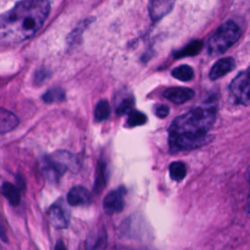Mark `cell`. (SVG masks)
Instances as JSON below:
<instances>
[{
  "label": "cell",
  "instance_id": "6da1fadb",
  "mask_svg": "<svg viewBox=\"0 0 250 250\" xmlns=\"http://www.w3.org/2000/svg\"><path fill=\"white\" fill-rule=\"evenodd\" d=\"M48 0H21L0 14V44L19 43L34 35L50 13Z\"/></svg>",
  "mask_w": 250,
  "mask_h": 250
},
{
  "label": "cell",
  "instance_id": "7a4b0ae2",
  "mask_svg": "<svg viewBox=\"0 0 250 250\" xmlns=\"http://www.w3.org/2000/svg\"><path fill=\"white\" fill-rule=\"evenodd\" d=\"M216 120V108L199 106L175 118L169 128L171 152L187 151L201 146Z\"/></svg>",
  "mask_w": 250,
  "mask_h": 250
},
{
  "label": "cell",
  "instance_id": "3957f363",
  "mask_svg": "<svg viewBox=\"0 0 250 250\" xmlns=\"http://www.w3.org/2000/svg\"><path fill=\"white\" fill-rule=\"evenodd\" d=\"M78 168L76 156L66 150H59L45 156L41 164L42 174L51 183L59 182L67 170L76 172Z\"/></svg>",
  "mask_w": 250,
  "mask_h": 250
},
{
  "label": "cell",
  "instance_id": "277c9868",
  "mask_svg": "<svg viewBox=\"0 0 250 250\" xmlns=\"http://www.w3.org/2000/svg\"><path fill=\"white\" fill-rule=\"evenodd\" d=\"M241 29L233 21L221 24L208 40V51L211 54H222L230 48L240 37Z\"/></svg>",
  "mask_w": 250,
  "mask_h": 250
},
{
  "label": "cell",
  "instance_id": "5b68a950",
  "mask_svg": "<svg viewBox=\"0 0 250 250\" xmlns=\"http://www.w3.org/2000/svg\"><path fill=\"white\" fill-rule=\"evenodd\" d=\"M229 90L237 103L248 105L249 104V70L239 72L229 85Z\"/></svg>",
  "mask_w": 250,
  "mask_h": 250
},
{
  "label": "cell",
  "instance_id": "8992f818",
  "mask_svg": "<svg viewBox=\"0 0 250 250\" xmlns=\"http://www.w3.org/2000/svg\"><path fill=\"white\" fill-rule=\"evenodd\" d=\"M125 194L126 188L124 187H119L107 192L103 201V208L104 212L107 215L120 213L125 206Z\"/></svg>",
  "mask_w": 250,
  "mask_h": 250
},
{
  "label": "cell",
  "instance_id": "52a82bcc",
  "mask_svg": "<svg viewBox=\"0 0 250 250\" xmlns=\"http://www.w3.org/2000/svg\"><path fill=\"white\" fill-rule=\"evenodd\" d=\"M176 0H148V13L152 21H159L173 9Z\"/></svg>",
  "mask_w": 250,
  "mask_h": 250
},
{
  "label": "cell",
  "instance_id": "ba28073f",
  "mask_svg": "<svg viewBox=\"0 0 250 250\" xmlns=\"http://www.w3.org/2000/svg\"><path fill=\"white\" fill-rule=\"evenodd\" d=\"M91 198L90 191L82 186L73 187L66 195L67 203L70 206L88 205L91 202Z\"/></svg>",
  "mask_w": 250,
  "mask_h": 250
},
{
  "label": "cell",
  "instance_id": "9c48e42d",
  "mask_svg": "<svg viewBox=\"0 0 250 250\" xmlns=\"http://www.w3.org/2000/svg\"><path fill=\"white\" fill-rule=\"evenodd\" d=\"M107 235L104 228L93 229L86 238V250H104Z\"/></svg>",
  "mask_w": 250,
  "mask_h": 250
},
{
  "label": "cell",
  "instance_id": "30bf717a",
  "mask_svg": "<svg viewBox=\"0 0 250 250\" xmlns=\"http://www.w3.org/2000/svg\"><path fill=\"white\" fill-rule=\"evenodd\" d=\"M194 96V92L190 88L172 87L164 92V97L174 104H184Z\"/></svg>",
  "mask_w": 250,
  "mask_h": 250
},
{
  "label": "cell",
  "instance_id": "8fae6325",
  "mask_svg": "<svg viewBox=\"0 0 250 250\" xmlns=\"http://www.w3.org/2000/svg\"><path fill=\"white\" fill-rule=\"evenodd\" d=\"M48 217L51 225L56 229H65L68 226L67 216L59 204H53L49 208Z\"/></svg>",
  "mask_w": 250,
  "mask_h": 250
},
{
  "label": "cell",
  "instance_id": "7c38bea8",
  "mask_svg": "<svg viewBox=\"0 0 250 250\" xmlns=\"http://www.w3.org/2000/svg\"><path fill=\"white\" fill-rule=\"evenodd\" d=\"M234 67H235V61L232 58L229 57V58L221 59L212 66L209 73V77L213 80H216L224 76L225 74L230 72L231 70H233Z\"/></svg>",
  "mask_w": 250,
  "mask_h": 250
},
{
  "label": "cell",
  "instance_id": "4fadbf2b",
  "mask_svg": "<svg viewBox=\"0 0 250 250\" xmlns=\"http://www.w3.org/2000/svg\"><path fill=\"white\" fill-rule=\"evenodd\" d=\"M19 125V118L11 111L0 108V134L8 133Z\"/></svg>",
  "mask_w": 250,
  "mask_h": 250
},
{
  "label": "cell",
  "instance_id": "5bb4252c",
  "mask_svg": "<svg viewBox=\"0 0 250 250\" xmlns=\"http://www.w3.org/2000/svg\"><path fill=\"white\" fill-rule=\"evenodd\" d=\"M1 192L3 196L9 201V203L13 206H16L21 201V192L20 189L12 185L11 183L5 182L1 187Z\"/></svg>",
  "mask_w": 250,
  "mask_h": 250
},
{
  "label": "cell",
  "instance_id": "9a60e30c",
  "mask_svg": "<svg viewBox=\"0 0 250 250\" xmlns=\"http://www.w3.org/2000/svg\"><path fill=\"white\" fill-rule=\"evenodd\" d=\"M170 178L175 182L182 181L187 175L186 164L182 161H174L169 166Z\"/></svg>",
  "mask_w": 250,
  "mask_h": 250
},
{
  "label": "cell",
  "instance_id": "2e32d148",
  "mask_svg": "<svg viewBox=\"0 0 250 250\" xmlns=\"http://www.w3.org/2000/svg\"><path fill=\"white\" fill-rule=\"evenodd\" d=\"M106 183V169H105V164L103 161H100L98 164L97 168V173H96V180L94 184V190L99 193L101 192Z\"/></svg>",
  "mask_w": 250,
  "mask_h": 250
},
{
  "label": "cell",
  "instance_id": "e0dca14e",
  "mask_svg": "<svg viewBox=\"0 0 250 250\" xmlns=\"http://www.w3.org/2000/svg\"><path fill=\"white\" fill-rule=\"evenodd\" d=\"M172 75H173V77H175L178 80L188 82L193 78L194 72H193V69L189 65L183 64V65H180V66H177L176 68H174L172 70Z\"/></svg>",
  "mask_w": 250,
  "mask_h": 250
},
{
  "label": "cell",
  "instance_id": "ac0fdd59",
  "mask_svg": "<svg viewBox=\"0 0 250 250\" xmlns=\"http://www.w3.org/2000/svg\"><path fill=\"white\" fill-rule=\"evenodd\" d=\"M202 46H203L202 41H200V40L192 41L191 43H189L188 45H187L186 47L181 49L179 52H177L175 54V57L183 58V57H187V56H194L200 52Z\"/></svg>",
  "mask_w": 250,
  "mask_h": 250
},
{
  "label": "cell",
  "instance_id": "d6986e66",
  "mask_svg": "<svg viewBox=\"0 0 250 250\" xmlns=\"http://www.w3.org/2000/svg\"><path fill=\"white\" fill-rule=\"evenodd\" d=\"M110 114V107L106 101H100L95 107V119L97 121H104L108 118Z\"/></svg>",
  "mask_w": 250,
  "mask_h": 250
},
{
  "label": "cell",
  "instance_id": "ffe728a7",
  "mask_svg": "<svg viewBox=\"0 0 250 250\" xmlns=\"http://www.w3.org/2000/svg\"><path fill=\"white\" fill-rule=\"evenodd\" d=\"M64 99V92L61 88H52L48 90L43 96L42 100L47 104L61 102Z\"/></svg>",
  "mask_w": 250,
  "mask_h": 250
},
{
  "label": "cell",
  "instance_id": "44dd1931",
  "mask_svg": "<svg viewBox=\"0 0 250 250\" xmlns=\"http://www.w3.org/2000/svg\"><path fill=\"white\" fill-rule=\"evenodd\" d=\"M146 122V116L143 112H140L138 110H131L129 112L128 118H127V124L130 127L140 126Z\"/></svg>",
  "mask_w": 250,
  "mask_h": 250
},
{
  "label": "cell",
  "instance_id": "7402d4cb",
  "mask_svg": "<svg viewBox=\"0 0 250 250\" xmlns=\"http://www.w3.org/2000/svg\"><path fill=\"white\" fill-rule=\"evenodd\" d=\"M134 101L132 98H125L123 99L116 107V113L119 115H123L129 113L132 110Z\"/></svg>",
  "mask_w": 250,
  "mask_h": 250
},
{
  "label": "cell",
  "instance_id": "603a6c76",
  "mask_svg": "<svg viewBox=\"0 0 250 250\" xmlns=\"http://www.w3.org/2000/svg\"><path fill=\"white\" fill-rule=\"evenodd\" d=\"M154 113L156 116H158L159 118H163L166 117L169 113V107L167 105L164 104H157L154 107Z\"/></svg>",
  "mask_w": 250,
  "mask_h": 250
},
{
  "label": "cell",
  "instance_id": "cb8c5ba5",
  "mask_svg": "<svg viewBox=\"0 0 250 250\" xmlns=\"http://www.w3.org/2000/svg\"><path fill=\"white\" fill-rule=\"evenodd\" d=\"M55 250H66V247L64 245V243L62 242V240H58L56 245H55Z\"/></svg>",
  "mask_w": 250,
  "mask_h": 250
},
{
  "label": "cell",
  "instance_id": "d4e9b609",
  "mask_svg": "<svg viewBox=\"0 0 250 250\" xmlns=\"http://www.w3.org/2000/svg\"><path fill=\"white\" fill-rule=\"evenodd\" d=\"M0 237H1L2 240L7 241V237H6V234H5V231H4V228L2 227L1 223H0Z\"/></svg>",
  "mask_w": 250,
  "mask_h": 250
}]
</instances>
